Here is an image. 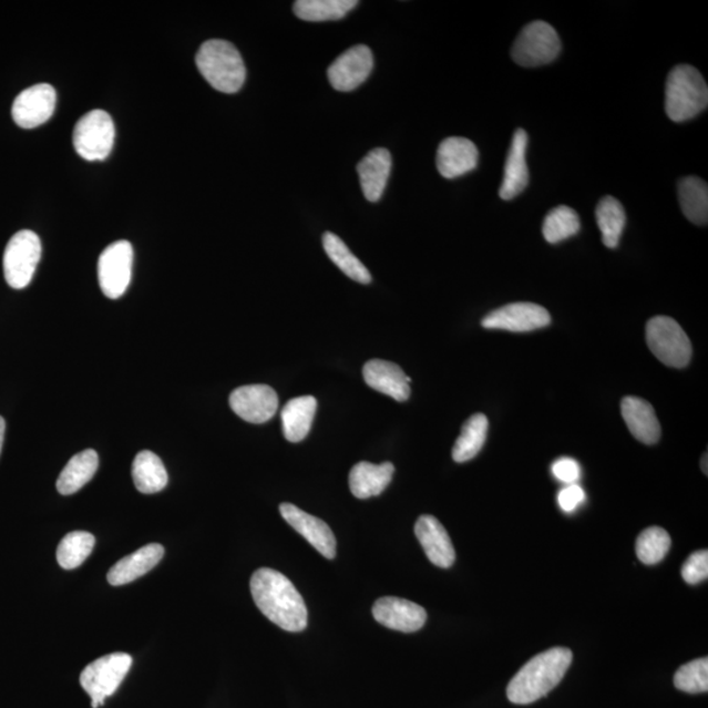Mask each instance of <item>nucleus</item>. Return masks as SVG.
Here are the masks:
<instances>
[{
    "label": "nucleus",
    "instance_id": "f257e3e1",
    "mask_svg": "<svg viewBox=\"0 0 708 708\" xmlns=\"http://www.w3.org/2000/svg\"><path fill=\"white\" fill-rule=\"evenodd\" d=\"M249 585L256 606L270 622L285 632H304L309 615L302 596L288 577L275 570L260 568Z\"/></svg>",
    "mask_w": 708,
    "mask_h": 708
},
{
    "label": "nucleus",
    "instance_id": "f03ea898",
    "mask_svg": "<svg viewBox=\"0 0 708 708\" xmlns=\"http://www.w3.org/2000/svg\"><path fill=\"white\" fill-rule=\"evenodd\" d=\"M572 659L571 650L562 647L536 655L507 685V699L514 705H531L546 697L566 676Z\"/></svg>",
    "mask_w": 708,
    "mask_h": 708
},
{
    "label": "nucleus",
    "instance_id": "7ed1b4c3",
    "mask_svg": "<svg viewBox=\"0 0 708 708\" xmlns=\"http://www.w3.org/2000/svg\"><path fill=\"white\" fill-rule=\"evenodd\" d=\"M199 73L224 94H235L246 82V66L239 50L225 40L204 42L196 55Z\"/></svg>",
    "mask_w": 708,
    "mask_h": 708
},
{
    "label": "nucleus",
    "instance_id": "20e7f679",
    "mask_svg": "<svg viewBox=\"0 0 708 708\" xmlns=\"http://www.w3.org/2000/svg\"><path fill=\"white\" fill-rule=\"evenodd\" d=\"M708 105V88L702 75L689 64L671 69L665 85V112L675 123L697 117Z\"/></svg>",
    "mask_w": 708,
    "mask_h": 708
},
{
    "label": "nucleus",
    "instance_id": "39448f33",
    "mask_svg": "<svg viewBox=\"0 0 708 708\" xmlns=\"http://www.w3.org/2000/svg\"><path fill=\"white\" fill-rule=\"evenodd\" d=\"M647 346L667 367L683 369L688 367L692 347L688 335L675 319L656 317L646 327Z\"/></svg>",
    "mask_w": 708,
    "mask_h": 708
},
{
    "label": "nucleus",
    "instance_id": "423d86ee",
    "mask_svg": "<svg viewBox=\"0 0 708 708\" xmlns=\"http://www.w3.org/2000/svg\"><path fill=\"white\" fill-rule=\"evenodd\" d=\"M132 664L131 655L116 653L100 657L84 668L81 685L92 699V708L103 706L105 699L116 692Z\"/></svg>",
    "mask_w": 708,
    "mask_h": 708
},
{
    "label": "nucleus",
    "instance_id": "0eeeda50",
    "mask_svg": "<svg viewBox=\"0 0 708 708\" xmlns=\"http://www.w3.org/2000/svg\"><path fill=\"white\" fill-rule=\"evenodd\" d=\"M562 52L560 34L546 21L524 27L512 48V59L522 68H538L557 59Z\"/></svg>",
    "mask_w": 708,
    "mask_h": 708
},
{
    "label": "nucleus",
    "instance_id": "6e6552de",
    "mask_svg": "<svg viewBox=\"0 0 708 708\" xmlns=\"http://www.w3.org/2000/svg\"><path fill=\"white\" fill-rule=\"evenodd\" d=\"M41 259V240L31 230L13 235L6 247L3 269L7 284L12 289H24L31 284Z\"/></svg>",
    "mask_w": 708,
    "mask_h": 708
},
{
    "label": "nucleus",
    "instance_id": "1a4fd4ad",
    "mask_svg": "<svg viewBox=\"0 0 708 708\" xmlns=\"http://www.w3.org/2000/svg\"><path fill=\"white\" fill-rule=\"evenodd\" d=\"M114 124L109 113L91 111L78 121L74 129V147L85 161H104L112 152Z\"/></svg>",
    "mask_w": 708,
    "mask_h": 708
},
{
    "label": "nucleus",
    "instance_id": "9d476101",
    "mask_svg": "<svg viewBox=\"0 0 708 708\" xmlns=\"http://www.w3.org/2000/svg\"><path fill=\"white\" fill-rule=\"evenodd\" d=\"M133 247L127 240H119L106 247L99 257V285L104 295L117 299L125 295L132 280Z\"/></svg>",
    "mask_w": 708,
    "mask_h": 708
},
{
    "label": "nucleus",
    "instance_id": "9b49d317",
    "mask_svg": "<svg viewBox=\"0 0 708 708\" xmlns=\"http://www.w3.org/2000/svg\"><path fill=\"white\" fill-rule=\"evenodd\" d=\"M550 324L551 317L545 307L529 302L500 307L482 320V326L488 330L511 332H531L545 328Z\"/></svg>",
    "mask_w": 708,
    "mask_h": 708
},
{
    "label": "nucleus",
    "instance_id": "f8f14e48",
    "mask_svg": "<svg viewBox=\"0 0 708 708\" xmlns=\"http://www.w3.org/2000/svg\"><path fill=\"white\" fill-rule=\"evenodd\" d=\"M373 68L374 59L371 50L365 45L352 47L328 69V81L335 90L353 91L367 81Z\"/></svg>",
    "mask_w": 708,
    "mask_h": 708
},
{
    "label": "nucleus",
    "instance_id": "ddd939ff",
    "mask_svg": "<svg viewBox=\"0 0 708 708\" xmlns=\"http://www.w3.org/2000/svg\"><path fill=\"white\" fill-rule=\"evenodd\" d=\"M232 410L252 424H264L278 410L277 392L267 384H248L236 389L230 396Z\"/></svg>",
    "mask_w": 708,
    "mask_h": 708
},
{
    "label": "nucleus",
    "instance_id": "4468645a",
    "mask_svg": "<svg viewBox=\"0 0 708 708\" xmlns=\"http://www.w3.org/2000/svg\"><path fill=\"white\" fill-rule=\"evenodd\" d=\"M57 94L53 85L41 83L27 89L12 105V117L23 129H33L53 116Z\"/></svg>",
    "mask_w": 708,
    "mask_h": 708
},
{
    "label": "nucleus",
    "instance_id": "2eb2a0df",
    "mask_svg": "<svg viewBox=\"0 0 708 708\" xmlns=\"http://www.w3.org/2000/svg\"><path fill=\"white\" fill-rule=\"evenodd\" d=\"M373 615L378 624L407 634L419 632L428 618L424 607L399 597L376 601Z\"/></svg>",
    "mask_w": 708,
    "mask_h": 708
},
{
    "label": "nucleus",
    "instance_id": "dca6fc26",
    "mask_svg": "<svg viewBox=\"0 0 708 708\" xmlns=\"http://www.w3.org/2000/svg\"><path fill=\"white\" fill-rule=\"evenodd\" d=\"M281 516L295 531L302 535L319 554L327 560H335L336 538L331 527L325 521L311 516L298 506L284 503L280 505Z\"/></svg>",
    "mask_w": 708,
    "mask_h": 708
},
{
    "label": "nucleus",
    "instance_id": "f3484780",
    "mask_svg": "<svg viewBox=\"0 0 708 708\" xmlns=\"http://www.w3.org/2000/svg\"><path fill=\"white\" fill-rule=\"evenodd\" d=\"M365 382L369 388L383 393L397 402H407L411 396L410 383L402 368L397 363L383 360H370L362 369Z\"/></svg>",
    "mask_w": 708,
    "mask_h": 708
},
{
    "label": "nucleus",
    "instance_id": "a211bd4d",
    "mask_svg": "<svg viewBox=\"0 0 708 708\" xmlns=\"http://www.w3.org/2000/svg\"><path fill=\"white\" fill-rule=\"evenodd\" d=\"M414 534L434 566L450 568L455 562L452 540L441 522L433 516H421L414 525Z\"/></svg>",
    "mask_w": 708,
    "mask_h": 708
},
{
    "label": "nucleus",
    "instance_id": "6ab92c4d",
    "mask_svg": "<svg viewBox=\"0 0 708 708\" xmlns=\"http://www.w3.org/2000/svg\"><path fill=\"white\" fill-rule=\"evenodd\" d=\"M527 133L524 129H519L513 134L510 153H507L504 178L499 195L505 202L521 195L529 184V170L526 163Z\"/></svg>",
    "mask_w": 708,
    "mask_h": 708
},
{
    "label": "nucleus",
    "instance_id": "aec40b11",
    "mask_svg": "<svg viewBox=\"0 0 708 708\" xmlns=\"http://www.w3.org/2000/svg\"><path fill=\"white\" fill-rule=\"evenodd\" d=\"M478 147L468 138L443 140L438 150V170L445 178H455L478 167Z\"/></svg>",
    "mask_w": 708,
    "mask_h": 708
},
{
    "label": "nucleus",
    "instance_id": "412c9836",
    "mask_svg": "<svg viewBox=\"0 0 708 708\" xmlns=\"http://www.w3.org/2000/svg\"><path fill=\"white\" fill-rule=\"evenodd\" d=\"M622 417L634 438L646 445H655L661 438V427L654 407L638 397H626L620 404Z\"/></svg>",
    "mask_w": 708,
    "mask_h": 708
},
{
    "label": "nucleus",
    "instance_id": "4be33fe9",
    "mask_svg": "<svg viewBox=\"0 0 708 708\" xmlns=\"http://www.w3.org/2000/svg\"><path fill=\"white\" fill-rule=\"evenodd\" d=\"M164 548L160 543H150L135 553L123 557L109 572V583L113 586L125 585L146 575L162 561Z\"/></svg>",
    "mask_w": 708,
    "mask_h": 708
},
{
    "label": "nucleus",
    "instance_id": "5701e85b",
    "mask_svg": "<svg viewBox=\"0 0 708 708\" xmlns=\"http://www.w3.org/2000/svg\"><path fill=\"white\" fill-rule=\"evenodd\" d=\"M391 155L386 148L370 152L357 166L361 189L368 202L377 203L382 197L391 173Z\"/></svg>",
    "mask_w": 708,
    "mask_h": 708
},
{
    "label": "nucleus",
    "instance_id": "b1692460",
    "mask_svg": "<svg viewBox=\"0 0 708 708\" xmlns=\"http://www.w3.org/2000/svg\"><path fill=\"white\" fill-rule=\"evenodd\" d=\"M396 468L390 462L374 464L360 462L350 470L349 488L357 499H370L378 495L388 488Z\"/></svg>",
    "mask_w": 708,
    "mask_h": 708
},
{
    "label": "nucleus",
    "instance_id": "393cba45",
    "mask_svg": "<svg viewBox=\"0 0 708 708\" xmlns=\"http://www.w3.org/2000/svg\"><path fill=\"white\" fill-rule=\"evenodd\" d=\"M317 399L314 397H298L289 400L281 411L283 432L290 442H300L311 431Z\"/></svg>",
    "mask_w": 708,
    "mask_h": 708
},
{
    "label": "nucleus",
    "instance_id": "a878e982",
    "mask_svg": "<svg viewBox=\"0 0 708 708\" xmlns=\"http://www.w3.org/2000/svg\"><path fill=\"white\" fill-rule=\"evenodd\" d=\"M99 455L95 450L89 449L71 458L57 481V490L61 495L68 496L82 490L96 474Z\"/></svg>",
    "mask_w": 708,
    "mask_h": 708
},
{
    "label": "nucleus",
    "instance_id": "bb28decb",
    "mask_svg": "<svg viewBox=\"0 0 708 708\" xmlns=\"http://www.w3.org/2000/svg\"><path fill=\"white\" fill-rule=\"evenodd\" d=\"M132 475L135 488L142 493H156L166 489L168 474L161 458L148 450H143L134 458Z\"/></svg>",
    "mask_w": 708,
    "mask_h": 708
},
{
    "label": "nucleus",
    "instance_id": "cd10ccee",
    "mask_svg": "<svg viewBox=\"0 0 708 708\" xmlns=\"http://www.w3.org/2000/svg\"><path fill=\"white\" fill-rule=\"evenodd\" d=\"M679 205L692 224L706 226L708 222V187L702 178L684 177L678 183Z\"/></svg>",
    "mask_w": 708,
    "mask_h": 708
},
{
    "label": "nucleus",
    "instance_id": "c85d7f7f",
    "mask_svg": "<svg viewBox=\"0 0 708 708\" xmlns=\"http://www.w3.org/2000/svg\"><path fill=\"white\" fill-rule=\"evenodd\" d=\"M489 433V419L483 413H475L462 427L460 438L453 448V460L464 463L481 453Z\"/></svg>",
    "mask_w": 708,
    "mask_h": 708
},
{
    "label": "nucleus",
    "instance_id": "c756f323",
    "mask_svg": "<svg viewBox=\"0 0 708 708\" xmlns=\"http://www.w3.org/2000/svg\"><path fill=\"white\" fill-rule=\"evenodd\" d=\"M324 247L328 257L342 274L363 285L371 283V275L368 268L350 253L346 243L338 235L326 233L324 235Z\"/></svg>",
    "mask_w": 708,
    "mask_h": 708
},
{
    "label": "nucleus",
    "instance_id": "7c9ffc66",
    "mask_svg": "<svg viewBox=\"0 0 708 708\" xmlns=\"http://www.w3.org/2000/svg\"><path fill=\"white\" fill-rule=\"evenodd\" d=\"M596 219L607 248H617L626 226V212L617 198L606 196L596 209Z\"/></svg>",
    "mask_w": 708,
    "mask_h": 708
},
{
    "label": "nucleus",
    "instance_id": "2f4dec72",
    "mask_svg": "<svg viewBox=\"0 0 708 708\" xmlns=\"http://www.w3.org/2000/svg\"><path fill=\"white\" fill-rule=\"evenodd\" d=\"M357 4L356 0H298L293 10L299 19L319 23L346 18Z\"/></svg>",
    "mask_w": 708,
    "mask_h": 708
},
{
    "label": "nucleus",
    "instance_id": "473e14b6",
    "mask_svg": "<svg viewBox=\"0 0 708 708\" xmlns=\"http://www.w3.org/2000/svg\"><path fill=\"white\" fill-rule=\"evenodd\" d=\"M95 546V536L88 532H71L57 548V561L63 570H75L88 561Z\"/></svg>",
    "mask_w": 708,
    "mask_h": 708
},
{
    "label": "nucleus",
    "instance_id": "72a5a7b5",
    "mask_svg": "<svg viewBox=\"0 0 708 708\" xmlns=\"http://www.w3.org/2000/svg\"><path fill=\"white\" fill-rule=\"evenodd\" d=\"M581 227L578 214L572 207L561 205L547 214L543 220L542 232L551 245H556L576 235Z\"/></svg>",
    "mask_w": 708,
    "mask_h": 708
},
{
    "label": "nucleus",
    "instance_id": "f704fd0d",
    "mask_svg": "<svg viewBox=\"0 0 708 708\" xmlns=\"http://www.w3.org/2000/svg\"><path fill=\"white\" fill-rule=\"evenodd\" d=\"M671 546L670 535L661 527H648L636 540V555L647 566H655L668 555Z\"/></svg>",
    "mask_w": 708,
    "mask_h": 708
},
{
    "label": "nucleus",
    "instance_id": "c9c22d12",
    "mask_svg": "<svg viewBox=\"0 0 708 708\" xmlns=\"http://www.w3.org/2000/svg\"><path fill=\"white\" fill-rule=\"evenodd\" d=\"M675 686L678 690L699 694L708 690V659L692 660L676 671Z\"/></svg>",
    "mask_w": 708,
    "mask_h": 708
},
{
    "label": "nucleus",
    "instance_id": "e433bc0d",
    "mask_svg": "<svg viewBox=\"0 0 708 708\" xmlns=\"http://www.w3.org/2000/svg\"><path fill=\"white\" fill-rule=\"evenodd\" d=\"M681 575L686 583L697 585L707 581L708 577V553L707 550L697 551L684 563Z\"/></svg>",
    "mask_w": 708,
    "mask_h": 708
},
{
    "label": "nucleus",
    "instance_id": "4c0bfd02",
    "mask_svg": "<svg viewBox=\"0 0 708 708\" xmlns=\"http://www.w3.org/2000/svg\"><path fill=\"white\" fill-rule=\"evenodd\" d=\"M581 464H578L572 458H561L553 464V474L557 481L566 484H576L578 478H581Z\"/></svg>",
    "mask_w": 708,
    "mask_h": 708
},
{
    "label": "nucleus",
    "instance_id": "58836bf2",
    "mask_svg": "<svg viewBox=\"0 0 708 708\" xmlns=\"http://www.w3.org/2000/svg\"><path fill=\"white\" fill-rule=\"evenodd\" d=\"M585 492L577 484H570L563 489L557 495V503L564 512L571 513L577 510L584 503Z\"/></svg>",
    "mask_w": 708,
    "mask_h": 708
},
{
    "label": "nucleus",
    "instance_id": "ea45409f",
    "mask_svg": "<svg viewBox=\"0 0 708 708\" xmlns=\"http://www.w3.org/2000/svg\"><path fill=\"white\" fill-rule=\"evenodd\" d=\"M4 433H6V421L2 417H0V453H2Z\"/></svg>",
    "mask_w": 708,
    "mask_h": 708
},
{
    "label": "nucleus",
    "instance_id": "a19ab883",
    "mask_svg": "<svg viewBox=\"0 0 708 708\" xmlns=\"http://www.w3.org/2000/svg\"><path fill=\"white\" fill-rule=\"evenodd\" d=\"M700 468H702V471L705 472V475L708 474L707 471V453H705V455L702 456V462H700Z\"/></svg>",
    "mask_w": 708,
    "mask_h": 708
}]
</instances>
